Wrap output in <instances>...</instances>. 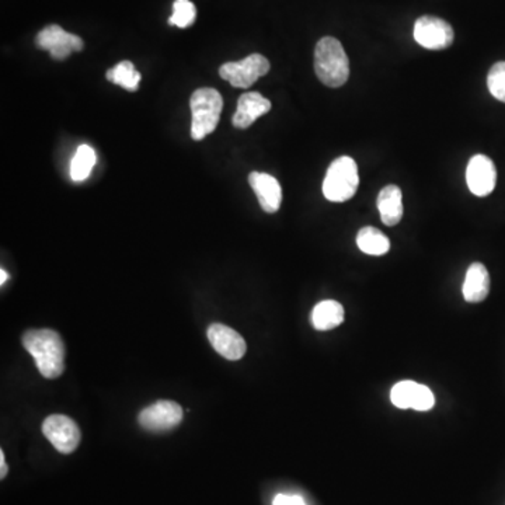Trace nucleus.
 I'll return each instance as SVG.
<instances>
[{"label": "nucleus", "mask_w": 505, "mask_h": 505, "mask_svg": "<svg viewBox=\"0 0 505 505\" xmlns=\"http://www.w3.org/2000/svg\"><path fill=\"white\" fill-rule=\"evenodd\" d=\"M23 345L33 356L38 371L46 379L64 374L65 345L61 335L54 330H28L23 335Z\"/></svg>", "instance_id": "1"}, {"label": "nucleus", "mask_w": 505, "mask_h": 505, "mask_svg": "<svg viewBox=\"0 0 505 505\" xmlns=\"http://www.w3.org/2000/svg\"><path fill=\"white\" fill-rule=\"evenodd\" d=\"M314 72L323 85L337 88L347 83L350 77V61L340 41L325 37L314 49Z\"/></svg>", "instance_id": "2"}, {"label": "nucleus", "mask_w": 505, "mask_h": 505, "mask_svg": "<svg viewBox=\"0 0 505 505\" xmlns=\"http://www.w3.org/2000/svg\"><path fill=\"white\" fill-rule=\"evenodd\" d=\"M190 107L192 139L202 140L218 127L222 113V96L212 88H197L190 98Z\"/></svg>", "instance_id": "3"}, {"label": "nucleus", "mask_w": 505, "mask_h": 505, "mask_svg": "<svg viewBox=\"0 0 505 505\" xmlns=\"http://www.w3.org/2000/svg\"><path fill=\"white\" fill-rule=\"evenodd\" d=\"M359 186L358 166L350 156L332 161L323 181V194L332 202H345L356 195Z\"/></svg>", "instance_id": "4"}, {"label": "nucleus", "mask_w": 505, "mask_h": 505, "mask_svg": "<svg viewBox=\"0 0 505 505\" xmlns=\"http://www.w3.org/2000/svg\"><path fill=\"white\" fill-rule=\"evenodd\" d=\"M270 70V62L262 54H252L238 62H226L220 67L223 80L233 88H249Z\"/></svg>", "instance_id": "5"}, {"label": "nucleus", "mask_w": 505, "mask_h": 505, "mask_svg": "<svg viewBox=\"0 0 505 505\" xmlns=\"http://www.w3.org/2000/svg\"><path fill=\"white\" fill-rule=\"evenodd\" d=\"M43 432L46 438L61 454L75 452L82 438L77 424L64 414H52L46 417L43 423Z\"/></svg>", "instance_id": "6"}, {"label": "nucleus", "mask_w": 505, "mask_h": 505, "mask_svg": "<svg viewBox=\"0 0 505 505\" xmlns=\"http://www.w3.org/2000/svg\"><path fill=\"white\" fill-rule=\"evenodd\" d=\"M414 40L432 51L447 49L454 44V28L436 15H423L414 25Z\"/></svg>", "instance_id": "7"}, {"label": "nucleus", "mask_w": 505, "mask_h": 505, "mask_svg": "<svg viewBox=\"0 0 505 505\" xmlns=\"http://www.w3.org/2000/svg\"><path fill=\"white\" fill-rule=\"evenodd\" d=\"M36 46L44 51H48L49 56L57 61H64L72 52L82 51L85 43L75 34L65 31L61 26L51 25L46 26L37 34Z\"/></svg>", "instance_id": "8"}, {"label": "nucleus", "mask_w": 505, "mask_h": 505, "mask_svg": "<svg viewBox=\"0 0 505 505\" xmlns=\"http://www.w3.org/2000/svg\"><path fill=\"white\" fill-rule=\"evenodd\" d=\"M184 411L179 403L171 400H159L143 408L139 413L140 427L150 432H163L176 428L183 421Z\"/></svg>", "instance_id": "9"}, {"label": "nucleus", "mask_w": 505, "mask_h": 505, "mask_svg": "<svg viewBox=\"0 0 505 505\" xmlns=\"http://www.w3.org/2000/svg\"><path fill=\"white\" fill-rule=\"evenodd\" d=\"M390 400L399 408L428 411L436 405V396L426 385L414 381L397 382L390 392Z\"/></svg>", "instance_id": "10"}, {"label": "nucleus", "mask_w": 505, "mask_h": 505, "mask_svg": "<svg viewBox=\"0 0 505 505\" xmlns=\"http://www.w3.org/2000/svg\"><path fill=\"white\" fill-rule=\"evenodd\" d=\"M466 183L472 194L487 197L496 189L497 169L494 161L486 155H475L466 168Z\"/></svg>", "instance_id": "11"}, {"label": "nucleus", "mask_w": 505, "mask_h": 505, "mask_svg": "<svg viewBox=\"0 0 505 505\" xmlns=\"http://www.w3.org/2000/svg\"><path fill=\"white\" fill-rule=\"evenodd\" d=\"M207 335L213 350L229 361H239L246 354L247 345L244 338L225 325L213 323L208 327Z\"/></svg>", "instance_id": "12"}, {"label": "nucleus", "mask_w": 505, "mask_h": 505, "mask_svg": "<svg viewBox=\"0 0 505 505\" xmlns=\"http://www.w3.org/2000/svg\"><path fill=\"white\" fill-rule=\"evenodd\" d=\"M249 184L259 198L260 207L264 212L275 213L283 202V189L272 174L252 171L249 176Z\"/></svg>", "instance_id": "13"}, {"label": "nucleus", "mask_w": 505, "mask_h": 505, "mask_svg": "<svg viewBox=\"0 0 505 505\" xmlns=\"http://www.w3.org/2000/svg\"><path fill=\"white\" fill-rule=\"evenodd\" d=\"M270 110H272V101L264 96L260 95L259 92L244 93L239 98L238 108L232 122L234 129H246Z\"/></svg>", "instance_id": "14"}, {"label": "nucleus", "mask_w": 505, "mask_h": 505, "mask_svg": "<svg viewBox=\"0 0 505 505\" xmlns=\"http://www.w3.org/2000/svg\"><path fill=\"white\" fill-rule=\"evenodd\" d=\"M463 298L469 304H480L490 293V274L486 265L481 263H473L466 272L463 283Z\"/></svg>", "instance_id": "15"}, {"label": "nucleus", "mask_w": 505, "mask_h": 505, "mask_svg": "<svg viewBox=\"0 0 505 505\" xmlns=\"http://www.w3.org/2000/svg\"><path fill=\"white\" fill-rule=\"evenodd\" d=\"M376 205L385 225L395 226L402 221L403 194L399 187L395 184L384 187L377 195Z\"/></svg>", "instance_id": "16"}, {"label": "nucleus", "mask_w": 505, "mask_h": 505, "mask_svg": "<svg viewBox=\"0 0 505 505\" xmlns=\"http://www.w3.org/2000/svg\"><path fill=\"white\" fill-rule=\"evenodd\" d=\"M345 319V308L337 301L319 302L312 312V325L319 332L335 329Z\"/></svg>", "instance_id": "17"}, {"label": "nucleus", "mask_w": 505, "mask_h": 505, "mask_svg": "<svg viewBox=\"0 0 505 505\" xmlns=\"http://www.w3.org/2000/svg\"><path fill=\"white\" fill-rule=\"evenodd\" d=\"M359 250L369 256H384L390 250V241L386 234L374 226H366L356 234Z\"/></svg>", "instance_id": "18"}, {"label": "nucleus", "mask_w": 505, "mask_h": 505, "mask_svg": "<svg viewBox=\"0 0 505 505\" xmlns=\"http://www.w3.org/2000/svg\"><path fill=\"white\" fill-rule=\"evenodd\" d=\"M96 163H98V156L95 149L88 145H80L70 163V177L77 183L85 181L92 173Z\"/></svg>", "instance_id": "19"}, {"label": "nucleus", "mask_w": 505, "mask_h": 505, "mask_svg": "<svg viewBox=\"0 0 505 505\" xmlns=\"http://www.w3.org/2000/svg\"><path fill=\"white\" fill-rule=\"evenodd\" d=\"M106 77L114 85L121 86L129 92H135L142 77H140L139 72H137L132 62L122 61L117 64L113 69L107 70Z\"/></svg>", "instance_id": "20"}, {"label": "nucleus", "mask_w": 505, "mask_h": 505, "mask_svg": "<svg viewBox=\"0 0 505 505\" xmlns=\"http://www.w3.org/2000/svg\"><path fill=\"white\" fill-rule=\"evenodd\" d=\"M197 19V9L190 0H176L173 4V15L169 19V25L179 28H187L194 25Z\"/></svg>", "instance_id": "21"}, {"label": "nucleus", "mask_w": 505, "mask_h": 505, "mask_svg": "<svg viewBox=\"0 0 505 505\" xmlns=\"http://www.w3.org/2000/svg\"><path fill=\"white\" fill-rule=\"evenodd\" d=\"M487 88L493 98L505 103V62H497L489 70Z\"/></svg>", "instance_id": "22"}, {"label": "nucleus", "mask_w": 505, "mask_h": 505, "mask_svg": "<svg viewBox=\"0 0 505 505\" xmlns=\"http://www.w3.org/2000/svg\"><path fill=\"white\" fill-rule=\"evenodd\" d=\"M273 505H306L301 496H288V494H278Z\"/></svg>", "instance_id": "23"}, {"label": "nucleus", "mask_w": 505, "mask_h": 505, "mask_svg": "<svg viewBox=\"0 0 505 505\" xmlns=\"http://www.w3.org/2000/svg\"><path fill=\"white\" fill-rule=\"evenodd\" d=\"M0 466H2V470H0V479H5L7 476V465L6 460H5L4 450H0Z\"/></svg>", "instance_id": "24"}, {"label": "nucleus", "mask_w": 505, "mask_h": 505, "mask_svg": "<svg viewBox=\"0 0 505 505\" xmlns=\"http://www.w3.org/2000/svg\"><path fill=\"white\" fill-rule=\"evenodd\" d=\"M0 275H2V280H0V283H2V285H4V283H6L7 278H9V275H7V273L5 272L4 268H2V270H0Z\"/></svg>", "instance_id": "25"}]
</instances>
